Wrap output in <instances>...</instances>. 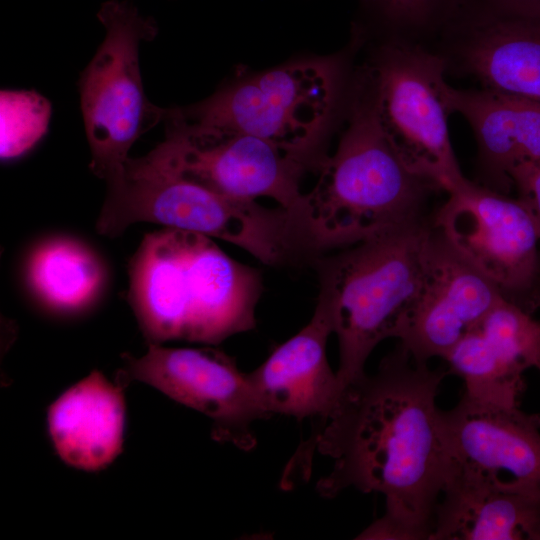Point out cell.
<instances>
[{
    "instance_id": "6da1fadb",
    "label": "cell",
    "mask_w": 540,
    "mask_h": 540,
    "mask_svg": "<svg viewBox=\"0 0 540 540\" xmlns=\"http://www.w3.org/2000/svg\"><path fill=\"white\" fill-rule=\"evenodd\" d=\"M449 372L416 362L398 343L373 374L346 385L290 464L310 473L314 451L333 460L323 497L347 488L385 497L384 515L358 539L425 540L449 474L436 398Z\"/></svg>"
},
{
    "instance_id": "7a4b0ae2",
    "label": "cell",
    "mask_w": 540,
    "mask_h": 540,
    "mask_svg": "<svg viewBox=\"0 0 540 540\" xmlns=\"http://www.w3.org/2000/svg\"><path fill=\"white\" fill-rule=\"evenodd\" d=\"M128 274V302L148 343L217 345L256 325L260 273L206 235L173 228L148 233Z\"/></svg>"
},
{
    "instance_id": "3957f363",
    "label": "cell",
    "mask_w": 540,
    "mask_h": 540,
    "mask_svg": "<svg viewBox=\"0 0 540 540\" xmlns=\"http://www.w3.org/2000/svg\"><path fill=\"white\" fill-rule=\"evenodd\" d=\"M348 126L319 177L290 214L302 250L345 248L428 219L427 205L444 191L411 172L384 136L370 100L353 79Z\"/></svg>"
},
{
    "instance_id": "277c9868",
    "label": "cell",
    "mask_w": 540,
    "mask_h": 540,
    "mask_svg": "<svg viewBox=\"0 0 540 540\" xmlns=\"http://www.w3.org/2000/svg\"><path fill=\"white\" fill-rule=\"evenodd\" d=\"M106 184L96 221L101 235L114 238L137 222L156 223L224 240L267 265L283 263L301 250L284 208L220 195L186 178L152 151L129 157Z\"/></svg>"
},
{
    "instance_id": "5b68a950",
    "label": "cell",
    "mask_w": 540,
    "mask_h": 540,
    "mask_svg": "<svg viewBox=\"0 0 540 540\" xmlns=\"http://www.w3.org/2000/svg\"><path fill=\"white\" fill-rule=\"evenodd\" d=\"M432 217L315 259L318 299L339 345L341 390L365 374L374 348L396 331L416 298Z\"/></svg>"
},
{
    "instance_id": "8992f818",
    "label": "cell",
    "mask_w": 540,
    "mask_h": 540,
    "mask_svg": "<svg viewBox=\"0 0 540 540\" xmlns=\"http://www.w3.org/2000/svg\"><path fill=\"white\" fill-rule=\"evenodd\" d=\"M446 67L430 46L386 37L355 74L402 163L449 192L466 178L453 150Z\"/></svg>"
},
{
    "instance_id": "52a82bcc",
    "label": "cell",
    "mask_w": 540,
    "mask_h": 540,
    "mask_svg": "<svg viewBox=\"0 0 540 540\" xmlns=\"http://www.w3.org/2000/svg\"><path fill=\"white\" fill-rule=\"evenodd\" d=\"M97 16L106 35L78 84L89 166L107 182L121 172L135 141L163 120L165 109L146 98L139 65L140 43L157 35L155 20L119 0L103 3Z\"/></svg>"
},
{
    "instance_id": "ba28073f",
    "label": "cell",
    "mask_w": 540,
    "mask_h": 540,
    "mask_svg": "<svg viewBox=\"0 0 540 540\" xmlns=\"http://www.w3.org/2000/svg\"><path fill=\"white\" fill-rule=\"evenodd\" d=\"M333 69L295 63L228 85L188 108H171L185 124L246 133L311 156L333 108Z\"/></svg>"
},
{
    "instance_id": "9c48e42d",
    "label": "cell",
    "mask_w": 540,
    "mask_h": 540,
    "mask_svg": "<svg viewBox=\"0 0 540 540\" xmlns=\"http://www.w3.org/2000/svg\"><path fill=\"white\" fill-rule=\"evenodd\" d=\"M447 194L433 224L505 300L533 315L540 309V235L529 210L467 178Z\"/></svg>"
},
{
    "instance_id": "30bf717a",
    "label": "cell",
    "mask_w": 540,
    "mask_h": 540,
    "mask_svg": "<svg viewBox=\"0 0 540 540\" xmlns=\"http://www.w3.org/2000/svg\"><path fill=\"white\" fill-rule=\"evenodd\" d=\"M163 121L165 139L151 151L186 178L231 199L268 197L290 214L299 208L311 156L246 133L190 126L170 109Z\"/></svg>"
},
{
    "instance_id": "8fae6325",
    "label": "cell",
    "mask_w": 540,
    "mask_h": 540,
    "mask_svg": "<svg viewBox=\"0 0 540 540\" xmlns=\"http://www.w3.org/2000/svg\"><path fill=\"white\" fill-rule=\"evenodd\" d=\"M430 47L446 74L540 102V0H464Z\"/></svg>"
},
{
    "instance_id": "7c38bea8",
    "label": "cell",
    "mask_w": 540,
    "mask_h": 540,
    "mask_svg": "<svg viewBox=\"0 0 540 540\" xmlns=\"http://www.w3.org/2000/svg\"><path fill=\"white\" fill-rule=\"evenodd\" d=\"M121 359L115 381L124 387L132 381L150 385L207 416L214 440L245 451L255 447L251 426L267 415L233 357L211 345L190 348L148 343L142 356L124 353Z\"/></svg>"
},
{
    "instance_id": "4fadbf2b",
    "label": "cell",
    "mask_w": 540,
    "mask_h": 540,
    "mask_svg": "<svg viewBox=\"0 0 540 540\" xmlns=\"http://www.w3.org/2000/svg\"><path fill=\"white\" fill-rule=\"evenodd\" d=\"M501 299L432 222L423 279L395 337L418 363L442 359Z\"/></svg>"
},
{
    "instance_id": "5bb4252c",
    "label": "cell",
    "mask_w": 540,
    "mask_h": 540,
    "mask_svg": "<svg viewBox=\"0 0 540 540\" xmlns=\"http://www.w3.org/2000/svg\"><path fill=\"white\" fill-rule=\"evenodd\" d=\"M439 419L450 468L540 491V414L463 393Z\"/></svg>"
},
{
    "instance_id": "9a60e30c",
    "label": "cell",
    "mask_w": 540,
    "mask_h": 540,
    "mask_svg": "<svg viewBox=\"0 0 540 540\" xmlns=\"http://www.w3.org/2000/svg\"><path fill=\"white\" fill-rule=\"evenodd\" d=\"M464 394L490 404L518 407L523 374L540 368V321L501 299L445 356Z\"/></svg>"
},
{
    "instance_id": "2e32d148",
    "label": "cell",
    "mask_w": 540,
    "mask_h": 540,
    "mask_svg": "<svg viewBox=\"0 0 540 540\" xmlns=\"http://www.w3.org/2000/svg\"><path fill=\"white\" fill-rule=\"evenodd\" d=\"M333 333L330 312L317 299L310 321L280 344L255 370L247 373L263 412L298 421L314 419L319 428L334 407L341 388L327 358V341Z\"/></svg>"
},
{
    "instance_id": "e0dca14e",
    "label": "cell",
    "mask_w": 540,
    "mask_h": 540,
    "mask_svg": "<svg viewBox=\"0 0 540 540\" xmlns=\"http://www.w3.org/2000/svg\"><path fill=\"white\" fill-rule=\"evenodd\" d=\"M452 114L470 126L477 146L474 182L509 195L511 171L540 160V102L480 87H448Z\"/></svg>"
},
{
    "instance_id": "ac0fdd59",
    "label": "cell",
    "mask_w": 540,
    "mask_h": 540,
    "mask_svg": "<svg viewBox=\"0 0 540 540\" xmlns=\"http://www.w3.org/2000/svg\"><path fill=\"white\" fill-rule=\"evenodd\" d=\"M429 540H540V491L449 468Z\"/></svg>"
},
{
    "instance_id": "d6986e66",
    "label": "cell",
    "mask_w": 540,
    "mask_h": 540,
    "mask_svg": "<svg viewBox=\"0 0 540 540\" xmlns=\"http://www.w3.org/2000/svg\"><path fill=\"white\" fill-rule=\"evenodd\" d=\"M124 388L94 370L49 406L48 433L56 453L67 465L97 472L121 453L126 411Z\"/></svg>"
},
{
    "instance_id": "ffe728a7",
    "label": "cell",
    "mask_w": 540,
    "mask_h": 540,
    "mask_svg": "<svg viewBox=\"0 0 540 540\" xmlns=\"http://www.w3.org/2000/svg\"><path fill=\"white\" fill-rule=\"evenodd\" d=\"M28 282L47 306L74 312L90 305L99 295L105 272L98 256L70 238H54L32 252Z\"/></svg>"
},
{
    "instance_id": "44dd1931",
    "label": "cell",
    "mask_w": 540,
    "mask_h": 540,
    "mask_svg": "<svg viewBox=\"0 0 540 540\" xmlns=\"http://www.w3.org/2000/svg\"><path fill=\"white\" fill-rule=\"evenodd\" d=\"M464 0H362L386 26L387 37L431 46Z\"/></svg>"
},
{
    "instance_id": "7402d4cb",
    "label": "cell",
    "mask_w": 540,
    "mask_h": 540,
    "mask_svg": "<svg viewBox=\"0 0 540 540\" xmlns=\"http://www.w3.org/2000/svg\"><path fill=\"white\" fill-rule=\"evenodd\" d=\"M50 105L31 91L1 93V158L13 159L31 149L45 134Z\"/></svg>"
},
{
    "instance_id": "603a6c76",
    "label": "cell",
    "mask_w": 540,
    "mask_h": 540,
    "mask_svg": "<svg viewBox=\"0 0 540 540\" xmlns=\"http://www.w3.org/2000/svg\"><path fill=\"white\" fill-rule=\"evenodd\" d=\"M517 198L531 213L540 235V160L524 163L510 173Z\"/></svg>"
},
{
    "instance_id": "cb8c5ba5",
    "label": "cell",
    "mask_w": 540,
    "mask_h": 540,
    "mask_svg": "<svg viewBox=\"0 0 540 540\" xmlns=\"http://www.w3.org/2000/svg\"><path fill=\"white\" fill-rule=\"evenodd\" d=\"M538 370L540 371V368Z\"/></svg>"
}]
</instances>
